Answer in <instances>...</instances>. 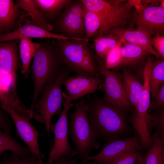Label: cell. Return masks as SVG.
Returning a JSON list of instances; mask_svg holds the SVG:
<instances>
[{
  "instance_id": "6da1fadb",
  "label": "cell",
  "mask_w": 164,
  "mask_h": 164,
  "mask_svg": "<svg viewBox=\"0 0 164 164\" xmlns=\"http://www.w3.org/2000/svg\"><path fill=\"white\" fill-rule=\"evenodd\" d=\"M88 117L97 139L106 142L123 139L132 128L129 125V110L111 104L94 94L87 96Z\"/></svg>"
},
{
  "instance_id": "7a4b0ae2",
  "label": "cell",
  "mask_w": 164,
  "mask_h": 164,
  "mask_svg": "<svg viewBox=\"0 0 164 164\" xmlns=\"http://www.w3.org/2000/svg\"><path fill=\"white\" fill-rule=\"evenodd\" d=\"M31 66L34 90L30 110V117L35 118L34 106L45 86L54 84L64 64L59 47L55 42L39 43Z\"/></svg>"
},
{
  "instance_id": "3957f363",
  "label": "cell",
  "mask_w": 164,
  "mask_h": 164,
  "mask_svg": "<svg viewBox=\"0 0 164 164\" xmlns=\"http://www.w3.org/2000/svg\"><path fill=\"white\" fill-rule=\"evenodd\" d=\"M74 106V111L69 114L68 135L76 147L78 159L89 156L94 149H98L101 145L94 135L84 98L82 97Z\"/></svg>"
},
{
  "instance_id": "277c9868",
  "label": "cell",
  "mask_w": 164,
  "mask_h": 164,
  "mask_svg": "<svg viewBox=\"0 0 164 164\" xmlns=\"http://www.w3.org/2000/svg\"><path fill=\"white\" fill-rule=\"evenodd\" d=\"M63 63L77 77H99L101 73L94 63L88 42L72 39L56 40Z\"/></svg>"
},
{
  "instance_id": "5b68a950",
  "label": "cell",
  "mask_w": 164,
  "mask_h": 164,
  "mask_svg": "<svg viewBox=\"0 0 164 164\" xmlns=\"http://www.w3.org/2000/svg\"><path fill=\"white\" fill-rule=\"evenodd\" d=\"M88 10L94 12L100 17L101 27L95 39L101 37L113 27L124 29L133 7L129 0H81Z\"/></svg>"
},
{
  "instance_id": "8992f818",
  "label": "cell",
  "mask_w": 164,
  "mask_h": 164,
  "mask_svg": "<svg viewBox=\"0 0 164 164\" xmlns=\"http://www.w3.org/2000/svg\"><path fill=\"white\" fill-rule=\"evenodd\" d=\"M71 72L64 66L55 82L53 84H47L41 94V96L36 102L34 107V112L42 117L45 126L46 130L50 137V127L54 115H60L61 106L64 101L61 89L62 82Z\"/></svg>"
},
{
  "instance_id": "52a82bcc",
  "label": "cell",
  "mask_w": 164,
  "mask_h": 164,
  "mask_svg": "<svg viewBox=\"0 0 164 164\" xmlns=\"http://www.w3.org/2000/svg\"><path fill=\"white\" fill-rule=\"evenodd\" d=\"M128 19L127 29L137 28L145 32L150 36H162L164 32V9L156 5L140 4L134 7Z\"/></svg>"
},
{
  "instance_id": "ba28073f",
  "label": "cell",
  "mask_w": 164,
  "mask_h": 164,
  "mask_svg": "<svg viewBox=\"0 0 164 164\" xmlns=\"http://www.w3.org/2000/svg\"><path fill=\"white\" fill-rule=\"evenodd\" d=\"M63 96L66 99L63 105L64 109L57 121L54 124H51L50 127V131L54 133V140L47 164H53L64 156L72 158L77 154L76 150L73 149L70 146L68 137V114L74 104L69 103L67 95L63 93Z\"/></svg>"
},
{
  "instance_id": "9c48e42d",
  "label": "cell",
  "mask_w": 164,
  "mask_h": 164,
  "mask_svg": "<svg viewBox=\"0 0 164 164\" xmlns=\"http://www.w3.org/2000/svg\"><path fill=\"white\" fill-rule=\"evenodd\" d=\"M2 109L7 112L13 121L16 130V136L26 143L32 155H36L40 164H43L44 155L39 146V132L30 122L29 117L19 114L7 104L0 101Z\"/></svg>"
},
{
  "instance_id": "30bf717a",
  "label": "cell",
  "mask_w": 164,
  "mask_h": 164,
  "mask_svg": "<svg viewBox=\"0 0 164 164\" xmlns=\"http://www.w3.org/2000/svg\"><path fill=\"white\" fill-rule=\"evenodd\" d=\"M95 57L104 77L105 94L103 99L111 104L133 112L134 109L126 95L120 76L116 72L107 68L104 60L98 56Z\"/></svg>"
},
{
  "instance_id": "8fae6325",
  "label": "cell",
  "mask_w": 164,
  "mask_h": 164,
  "mask_svg": "<svg viewBox=\"0 0 164 164\" xmlns=\"http://www.w3.org/2000/svg\"><path fill=\"white\" fill-rule=\"evenodd\" d=\"M19 43V39L0 43V74L9 77L12 94L22 104L17 95L16 84L17 71L20 65Z\"/></svg>"
},
{
  "instance_id": "7c38bea8",
  "label": "cell",
  "mask_w": 164,
  "mask_h": 164,
  "mask_svg": "<svg viewBox=\"0 0 164 164\" xmlns=\"http://www.w3.org/2000/svg\"><path fill=\"white\" fill-rule=\"evenodd\" d=\"M134 133V136L132 137L104 143L101 151L96 155L79 159L81 160L82 163L94 161L98 164H110L118 156L133 148L136 147L142 150L138 135L135 131Z\"/></svg>"
},
{
  "instance_id": "4fadbf2b",
  "label": "cell",
  "mask_w": 164,
  "mask_h": 164,
  "mask_svg": "<svg viewBox=\"0 0 164 164\" xmlns=\"http://www.w3.org/2000/svg\"><path fill=\"white\" fill-rule=\"evenodd\" d=\"M104 82L99 77H70L68 76L62 82L68 91L67 95L69 103L86 95L93 94L99 89L100 85Z\"/></svg>"
},
{
  "instance_id": "5bb4252c",
  "label": "cell",
  "mask_w": 164,
  "mask_h": 164,
  "mask_svg": "<svg viewBox=\"0 0 164 164\" xmlns=\"http://www.w3.org/2000/svg\"><path fill=\"white\" fill-rule=\"evenodd\" d=\"M55 25L60 34L76 40L85 41L86 33L84 19L65 9L55 20Z\"/></svg>"
},
{
  "instance_id": "9a60e30c",
  "label": "cell",
  "mask_w": 164,
  "mask_h": 164,
  "mask_svg": "<svg viewBox=\"0 0 164 164\" xmlns=\"http://www.w3.org/2000/svg\"><path fill=\"white\" fill-rule=\"evenodd\" d=\"M106 32L121 39L124 45L130 44L137 46L156 58H160L152 45L151 37L139 29H127L113 27Z\"/></svg>"
},
{
  "instance_id": "2e32d148",
  "label": "cell",
  "mask_w": 164,
  "mask_h": 164,
  "mask_svg": "<svg viewBox=\"0 0 164 164\" xmlns=\"http://www.w3.org/2000/svg\"><path fill=\"white\" fill-rule=\"evenodd\" d=\"M53 38L56 40L75 39L60 34L52 33L33 24L27 23L11 32L0 34V43L21 38Z\"/></svg>"
},
{
  "instance_id": "e0dca14e",
  "label": "cell",
  "mask_w": 164,
  "mask_h": 164,
  "mask_svg": "<svg viewBox=\"0 0 164 164\" xmlns=\"http://www.w3.org/2000/svg\"><path fill=\"white\" fill-rule=\"evenodd\" d=\"M121 50V59L115 70L136 68L145 65L149 54L140 47L132 44L124 45Z\"/></svg>"
},
{
  "instance_id": "ac0fdd59",
  "label": "cell",
  "mask_w": 164,
  "mask_h": 164,
  "mask_svg": "<svg viewBox=\"0 0 164 164\" xmlns=\"http://www.w3.org/2000/svg\"><path fill=\"white\" fill-rule=\"evenodd\" d=\"M22 13L12 0H0V31L2 33L13 28Z\"/></svg>"
},
{
  "instance_id": "d6986e66",
  "label": "cell",
  "mask_w": 164,
  "mask_h": 164,
  "mask_svg": "<svg viewBox=\"0 0 164 164\" xmlns=\"http://www.w3.org/2000/svg\"><path fill=\"white\" fill-rule=\"evenodd\" d=\"M120 78L128 100L134 108H135L141 94L143 84L128 69H122Z\"/></svg>"
},
{
  "instance_id": "ffe728a7",
  "label": "cell",
  "mask_w": 164,
  "mask_h": 164,
  "mask_svg": "<svg viewBox=\"0 0 164 164\" xmlns=\"http://www.w3.org/2000/svg\"><path fill=\"white\" fill-rule=\"evenodd\" d=\"M39 45V43L33 42L30 38H22L19 39V51L22 63L21 72L25 79L28 78L30 63Z\"/></svg>"
},
{
  "instance_id": "44dd1931",
  "label": "cell",
  "mask_w": 164,
  "mask_h": 164,
  "mask_svg": "<svg viewBox=\"0 0 164 164\" xmlns=\"http://www.w3.org/2000/svg\"><path fill=\"white\" fill-rule=\"evenodd\" d=\"M15 4L18 9L23 10L30 16L33 25L49 32L53 29V26L43 15L34 0H18Z\"/></svg>"
},
{
  "instance_id": "7402d4cb",
  "label": "cell",
  "mask_w": 164,
  "mask_h": 164,
  "mask_svg": "<svg viewBox=\"0 0 164 164\" xmlns=\"http://www.w3.org/2000/svg\"><path fill=\"white\" fill-rule=\"evenodd\" d=\"M41 14L49 23L55 20L71 0H34Z\"/></svg>"
},
{
  "instance_id": "603a6c76",
  "label": "cell",
  "mask_w": 164,
  "mask_h": 164,
  "mask_svg": "<svg viewBox=\"0 0 164 164\" xmlns=\"http://www.w3.org/2000/svg\"><path fill=\"white\" fill-rule=\"evenodd\" d=\"M164 83V60H153L149 79V87L152 102L156 91Z\"/></svg>"
},
{
  "instance_id": "cb8c5ba5",
  "label": "cell",
  "mask_w": 164,
  "mask_h": 164,
  "mask_svg": "<svg viewBox=\"0 0 164 164\" xmlns=\"http://www.w3.org/2000/svg\"><path fill=\"white\" fill-rule=\"evenodd\" d=\"M0 146L16 153L23 159L29 158L32 155L29 148L19 143L11 135L1 131L0 129Z\"/></svg>"
},
{
  "instance_id": "d4e9b609",
  "label": "cell",
  "mask_w": 164,
  "mask_h": 164,
  "mask_svg": "<svg viewBox=\"0 0 164 164\" xmlns=\"http://www.w3.org/2000/svg\"><path fill=\"white\" fill-rule=\"evenodd\" d=\"M94 40L95 49L97 56L103 59L106 58L108 53L118 44L121 39L109 33L107 36H102Z\"/></svg>"
},
{
  "instance_id": "484cf974",
  "label": "cell",
  "mask_w": 164,
  "mask_h": 164,
  "mask_svg": "<svg viewBox=\"0 0 164 164\" xmlns=\"http://www.w3.org/2000/svg\"><path fill=\"white\" fill-rule=\"evenodd\" d=\"M151 137L153 143L144 156L145 164H160L161 154L164 149V141L160 139L157 132H155Z\"/></svg>"
},
{
  "instance_id": "4316f807",
  "label": "cell",
  "mask_w": 164,
  "mask_h": 164,
  "mask_svg": "<svg viewBox=\"0 0 164 164\" xmlns=\"http://www.w3.org/2000/svg\"><path fill=\"white\" fill-rule=\"evenodd\" d=\"M86 33V39L88 41L94 37L100 29L101 25V19L96 13L87 11L84 19Z\"/></svg>"
},
{
  "instance_id": "83f0119b",
  "label": "cell",
  "mask_w": 164,
  "mask_h": 164,
  "mask_svg": "<svg viewBox=\"0 0 164 164\" xmlns=\"http://www.w3.org/2000/svg\"><path fill=\"white\" fill-rule=\"evenodd\" d=\"M148 118L151 129H155L160 139L164 141V108L155 111L152 114H149Z\"/></svg>"
},
{
  "instance_id": "f1b7e54d",
  "label": "cell",
  "mask_w": 164,
  "mask_h": 164,
  "mask_svg": "<svg viewBox=\"0 0 164 164\" xmlns=\"http://www.w3.org/2000/svg\"><path fill=\"white\" fill-rule=\"evenodd\" d=\"M0 164H40L37 157L32 155L27 159L21 157L16 153L11 151L7 155L5 154L0 158Z\"/></svg>"
},
{
  "instance_id": "f546056e",
  "label": "cell",
  "mask_w": 164,
  "mask_h": 164,
  "mask_svg": "<svg viewBox=\"0 0 164 164\" xmlns=\"http://www.w3.org/2000/svg\"><path fill=\"white\" fill-rule=\"evenodd\" d=\"M141 150L136 147L133 148L118 156L110 164H135L142 155Z\"/></svg>"
},
{
  "instance_id": "4dcf8cb0",
  "label": "cell",
  "mask_w": 164,
  "mask_h": 164,
  "mask_svg": "<svg viewBox=\"0 0 164 164\" xmlns=\"http://www.w3.org/2000/svg\"><path fill=\"white\" fill-rule=\"evenodd\" d=\"M123 43V41L121 39L118 44L107 55L105 63L108 69L115 68L119 64L121 59V50Z\"/></svg>"
},
{
  "instance_id": "1f68e13d",
  "label": "cell",
  "mask_w": 164,
  "mask_h": 164,
  "mask_svg": "<svg viewBox=\"0 0 164 164\" xmlns=\"http://www.w3.org/2000/svg\"><path fill=\"white\" fill-rule=\"evenodd\" d=\"M65 9L83 19L87 11L81 0H72L70 3Z\"/></svg>"
},
{
  "instance_id": "d6a6232c",
  "label": "cell",
  "mask_w": 164,
  "mask_h": 164,
  "mask_svg": "<svg viewBox=\"0 0 164 164\" xmlns=\"http://www.w3.org/2000/svg\"><path fill=\"white\" fill-rule=\"evenodd\" d=\"M0 101L11 106L16 112H20L22 109V105L19 103L12 94L5 91L0 88Z\"/></svg>"
},
{
  "instance_id": "836d02e7",
  "label": "cell",
  "mask_w": 164,
  "mask_h": 164,
  "mask_svg": "<svg viewBox=\"0 0 164 164\" xmlns=\"http://www.w3.org/2000/svg\"><path fill=\"white\" fill-rule=\"evenodd\" d=\"M164 106V84L156 91L154 100L151 104L149 112L151 110H157L163 108Z\"/></svg>"
},
{
  "instance_id": "e575fe53",
  "label": "cell",
  "mask_w": 164,
  "mask_h": 164,
  "mask_svg": "<svg viewBox=\"0 0 164 164\" xmlns=\"http://www.w3.org/2000/svg\"><path fill=\"white\" fill-rule=\"evenodd\" d=\"M9 115L3 110L0 105V129L11 135L12 124Z\"/></svg>"
},
{
  "instance_id": "d590c367",
  "label": "cell",
  "mask_w": 164,
  "mask_h": 164,
  "mask_svg": "<svg viewBox=\"0 0 164 164\" xmlns=\"http://www.w3.org/2000/svg\"><path fill=\"white\" fill-rule=\"evenodd\" d=\"M152 45L155 50L159 56V58L164 60V37L157 35L153 37H151Z\"/></svg>"
},
{
  "instance_id": "8d00e7d4",
  "label": "cell",
  "mask_w": 164,
  "mask_h": 164,
  "mask_svg": "<svg viewBox=\"0 0 164 164\" xmlns=\"http://www.w3.org/2000/svg\"><path fill=\"white\" fill-rule=\"evenodd\" d=\"M160 2V0H141L142 5H147L148 4H152V5H155L158 4Z\"/></svg>"
},
{
  "instance_id": "74e56055",
  "label": "cell",
  "mask_w": 164,
  "mask_h": 164,
  "mask_svg": "<svg viewBox=\"0 0 164 164\" xmlns=\"http://www.w3.org/2000/svg\"><path fill=\"white\" fill-rule=\"evenodd\" d=\"M69 158H70L66 156L62 157L55 162V164H66ZM46 164H47L46 163Z\"/></svg>"
},
{
  "instance_id": "f35d334b",
  "label": "cell",
  "mask_w": 164,
  "mask_h": 164,
  "mask_svg": "<svg viewBox=\"0 0 164 164\" xmlns=\"http://www.w3.org/2000/svg\"><path fill=\"white\" fill-rule=\"evenodd\" d=\"M77 158L72 159V158H70L68 159L67 163V164H77ZM97 163V162L96 161H94L92 162H88L87 163V164H95Z\"/></svg>"
},
{
  "instance_id": "ab89813d",
  "label": "cell",
  "mask_w": 164,
  "mask_h": 164,
  "mask_svg": "<svg viewBox=\"0 0 164 164\" xmlns=\"http://www.w3.org/2000/svg\"><path fill=\"white\" fill-rule=\"evenodd\" d=\"M135 164H145L144 156L142 155L139 157Z\"/></svg>"
},
{
  "instance_id": "60d3db41",
  "label": "cell",
  "mask_w": 164,
  "mask_h": 164,
  "mask_svg": "<svg viewBox=\"0 0 164 164\" xmlns=\"http://www.w3.org/2000/svg\"><path fill=\"white\" fill-rule=\"evenodd\" d=\"M160 164H164V150L162 152L161 156Z\"/></svg>"
},
{
  "instance_id": "b9f144b4",
  "label": "cell",
  "mask_w": 164,
  "mask_h": 164,
  "mask_svg": "<svg viewBox=\"0 0 164 164\" xmlns=\"http://www.w3.org/2000/svg\"><path fill=\"white\" fill-rule=\"evenodd\" d=\"M7 150H8L7 149L0 146V155Z\"/></svg>"
},
{
  "instance_id": "7bdbcfd3",
  "label": "cell",
  "mask_w": 164,
  "mask_h": 164,
  "mask_svg": "<svg viewBox=\"0 0 164 164\" xmlns=\"http://www.w3.org/2000/svg\"><path fill=\"white\" fill-rule=\"evenodd\" d=\"M160 5L159 6L161 8L164 9V0H160Z\"/></svg>"
},
{
  "instance_id": "ee69618b",
  "label": "cell",
  "mask_w": 164,
  "mask_h": 164,
  "mask_svg": "<svg viewBox=\"0 0 164 164\" xmlns=\"http://www.w3.org/2000/svg\"><path fill=\"white\" fill-rule=\"evenodd\" d=\"M2 33L1 31H0V34Z\"/></svg>"
},
{
  "instance_id": "f6af8a7d",
  "label": "cell",
  "mask_w": 164,
  "mask_h": 164,
  "mask_svg": "<svg viewBox=\"0 0 164 164\" xmlns=\"http://www.w3.org/2000/svg\"></svg>"
}]
</instances>
